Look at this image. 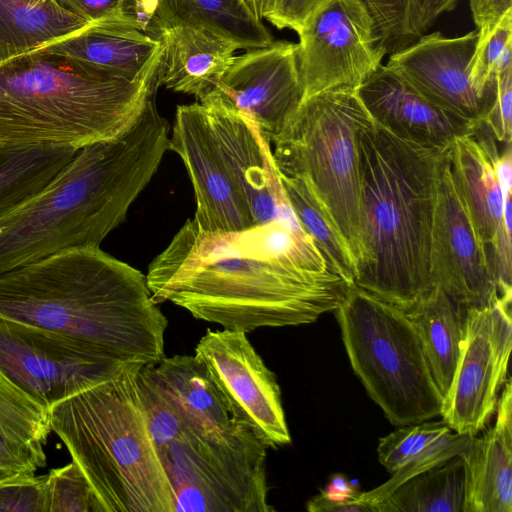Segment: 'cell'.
I'll return each instance as SVG.
<instances>
[{"mask_svg": "<svg viewBox=\"0 0 512 512\" xmlns=\"http://www.w3.org/2000/svg\"><path fill=\"white\" fill-rule=\"evenodd\" d=\"M145 276L156 304L244 333L315 322L351 286L294 212L240 231H205L187 219Z\"/></svg>", "mask_w": 512, "mask_h": 512, "instance_id": "6da1fadb", "label": "cell"}, {"mask_svg": "<svg viewBox=\"0 0 512 512\" xmlns=\"http://www.w3.org/2000/svg\"><path fill=\"white\" fill-rule=\"evenodd\" d=\"M169 131L153 96L125 133L79 149L44 188L0 217V274L100 246L157 172Z\"/></svg>", "mask_w": 512, "mask_h": 512, "instance_id": "7a4b0ae2", "label": "cell"}, {"mask_svg": "<svg viewBox=\"0 0 512 512\" xmlns=\"http://www.w3.org/2000/svg\"><path fill=\"white\" fill-rule=\"evenodd\" d=\"M0 317L66 333L126 361L157 364L165 357L168 322L146 276L100 246L0 274Z\"/></svg>", "mask_w": 512, "mask_h": 512, "instance_id": "3957f363", "label": "cell"}, {"mask_svg": "<svg viewBox=\"0 0 512 512\" xmlns=\"http://www.w3.org/2000/svg\"><path fill=\"white\" fill-rule=\"evenodd\" d=\"M360 256L354 284L409 312L435 286L431 242L450 147L395 136L373 121L358 137Z\"/></svg>", "mask_w": 512, "mask_h": 512, "instance_id": "277c9868", "label": "cell"}, {"mask_svg": "<svg viewBox=\"0 0 512 512\" xmlns=\"http://www.w3.org/2000/svg\"><path fill=\"white\" fill-rule=\"evenodd\" d=\"M158 67L129 81L41 51L6 60L0 63V139L81 149L119 137L155 96Z\"/></svg>", "mask_w": 512, "mask_h": 512, "instance_id": "5b68a950", "label": "cell"}, {"mask_svg": "<svg viewBox=\"0 0 512 512\" xmlns=\"http://www.w3.org/2000/svg\"><path fill=\"white\" fill-rule=\"evenodd\" d=\"M142 364L50 406L51 431L84 473L98 512H174L138 392Z\"/></svg>", "mask_w": 512, "mask_h": 512, "instance_id": "8992f818", "label": "cell"}, {"mask_svg": "<svg viewBox=\"0 0 512 512\" xmlns=\"http://www.w3.org/2000/svg\"><path fill=\"white\" fill-rule=\"evenodd\" d=\"M333 312L353 371L391 424L441 415L443 396L405 311L352 284Z\"/></svg>", "mask_w": 512, "mask_h": 512, "instance_id": "52a82bcc", "label": "cell"}, {"mask_svg": "<svg viewBox=\"0 0 512 512\" xmlns=\"http://www.w3.org/2000/svg\"><path fill=\"white\" fill-rule=\"evenodd\" d=\"M371 121L356 90H328L303 99L271 142L278 171L305 181L348 242L357 263L361 193L358 137Z\"/></svg>", "mask_w": 512, "mask_h": 512, "instance_id": "ba28073f", "label": "cell"}, {"mask_svg": "<svg viewBox=\"0 0 512 512\" xmlns=\"http://www.w3.org/2000/svg\"><path fill=\"white\" fill-rule=\"evenodd\" d=\"M267 447L242 424L183 431L159 458L172 488L174 512H270Z\"/></svg>", "mask_w": 512, "mask_h": 512, "instance_id": "9c48e42d", "label": "cell"}, {"mask_svg": "<svg viewBox=\"0 0 512 512\" xmlns=\"http://www.w3.org/2000/svg\"><path fill=\"white\" fill-rule=\"evenodd\" d=\"M133 362L66 333L0 317V370L49 406Z\"/></svg>", "mask_w": 512, "mask_h": 512, "instance_id": "30bf717a", "label": "cell"}, {"mask_svg": "<svg viewBox=\"0 0 512 512\" xmlns=\"http://www.w3.org/2000/svg\"><path fill=\"white\" fill-rule=\"evenodd\" d=\"M298 35L303 99L328 90H357L387 55L364 0H324Z\"/></svg>", "mask_w": 512, "mask_h": 512, "instance_id": "8fae6325", "label": "cell"}, {"mask_svg": "<svg viewBox=\"0 0 512 512\" xmlns=\"http://www.w3.org/2000/svg\"><path fill=\"white\" fill-rule=\"evenodd\" d=\"M511 300L499 296L487 306L467 308L458 363L440 415L454 432L476 436L496 412L512 347Z\"/></svg>", "mask_w": 512, "mask_h": 512, "instance_id": "7c38bea8", "label": "cell"}, {"mask_svg": "<svg viewBox=\"0 0 512 512\" xmlns=\"http://www.w3.org/2000/svg\"><path fill=\"white\" fill-rule=\"evenodd\" d=\"M195 357L207 369L236 423L249 428L267 448L291 443L276 376L246 333L207 330L195 347Z\"/></svg>", "mask_w": 512, "mask_h": 512, "instance_id": "4fadbf2b", "label": "cell"}, {"mask_svg": "<svg viewBox=\"0 0 512 512\" xmlns=\"http://www.w3.org/2000/svg\"><path fill=\"white\" fill-rule=\"evenodd\" d=\"M169 150L190 177L196 200L192 220L200 229L240 231L255 225L201 103L177 107Z\"/></svg>", "mask_w": 512, "mask_h": 512, "instance_id": "5bb4252c", "label": "cell"}, {"mask_svg": "<svg viewBox=\"0 0 512 512\" xmlns=\"http://www.w3.org/2000/svg\"><path fill=\"white\" fill-rule=\"evenodd\" d=\"M430 260L434 285L466 308L500 296L491 256L455 189L449 160L437 195Z\"/></svg>", "mask_w": 512, "mask_h": 512, "instance_id": "9a60e30c", "label": "cell"}, {"mask_svg": "<svg viewBox=\"0 0 512 512\" xmlns=\"http://www.w3.org/2000/svg\"><path fill=\"white\" fill-rule=\"evenodd\" d=\"M213 92L254 120L271 143L304 98L298 44L273 41L234 56Z\"/></svg>", "mask_w": 512, "mask_h": 512, "instance_id": "2e32d148", "label": "cell"}, {"mask_svg": "<svg viewBox=\"0 0 512 512\" xmlns=\"http://www.w3.org/2000/svg\"><path fill=\"white\" fill-rule=\"evenodd\" d=\"M208 115L231 173L255 225L292 214L268 137L254 120L212 92L198 101Z\"/></svg>", "mask_w": 512, "mask_h": 512, "instance_id": "e0dca14e", "label": "cell"}, {"mask_svg": "<svg viewBox=\"0 0 512 512\" xmlns=\"http://www.w3.org/2000/svg\"><path fill=\"white\" fill-rule=\"evenodd\" d=\"M477 30L458 37L435 31L420 35L404 49L389 54L386 67L433 104L481 125L486 98L469 80V63Z\"/></svg>", "mask_w": 512, "mask_h": 512, "instance_id": "ac0fdd59", "label": "cell"}, {"mask_svg": "<svg viewBox=\"0 0 512 512\" xmlns=\"http://www.w3.org/2000/svg\"><path fill=\"white\" fill-rule=\"evenodd\" d=\"M356 92L372 121L404 140L448 148L476 129L471 121L427 100L383 64Z\"/></svg>", "mask_w": 512, "mask_h": 512, "instance_id": "d6986e66", "label": "cell"}, {"mask_svg": "<svg viewBox=\"0 0 512 512\" xmlns=\"http://www.w3.org/2000/svg\"><path fill=\"white\" fill-rule=\"evenodd\" d=\"M498 398L496 421L460 454L466 471L464 512H512V382Z\"/></svg>", "mask_w": 512, "mask_h": 512, "instance_id": "ffe728a7", "label": "cell"}, {"mask_svg": "<svg viewBox=\"0 0 512 512\" xmlns=\"http://www.w3.org/2000/svg\"><path fill=\"white\" fill-rule=\"evenodd\" d=\"M495 138L484 126L457 137L449 152V169L455 189L467 208L475 229L493 247L503 228V197L495 168L499 155Z\"/></svg>", "mask_w": 512, "mask_h": 512, "instance_id": "44dd1931", "label": "cell"}, {"mask_svg": "<svg viewBox=\"0 0 512 512\" xmlns=\"http://www.w3.org/2000/svg\"><path fill=\"white\" fill-rule=\"evenodd\" d=\"M156 31L161 43L158 85L198 101L215 91L238 46L202 27L177 25Z\"/></svg>", "mask_w": 512, "mask_h": 512, "instance_id": "7402d4cb", "label": "cell"}, {"mask_svg": "<svg viewBox=\"0 0 512 512\" xmlns=\"http://www.w3.org/2000/svg\"><path fill=\"white\" fill-rule=\"evenodd\" d=\"M33 51L65 56L136 81L155 70L161 43L126 21H101Z\"/></svg>", "mask_w": 512, "mask_h": 512, "instance_id": "603a6c76", "label": "cell"}, {"mask_svg": "<svg viewBox=\"0 0 512 512\" xmlns=\"http://www.w3.org/2000/svg\"><path fill=\"white\" fill-rule=\"evenodd\" d=\"M51 432L50 406L0 370V482L44 467Z\"/></svg>", "mask_w": 512, "mask_h": 512, "instance_id": "cb8c5ba5", "label": "cell"}, {"mask_svg": "<svg viewBox=\"0 0 512 512\" xmlns=\"http://www.w3.org/2000/svg\"><path fill=\"white\" fill-rule=\"evenodd\" d=\"M153 372L179 414L184 431L210 432L236 424L218 387L195 356L164 357L153 365Z\"/></svg>", "mask_w": 512, "mask_h": 512, "instance_id": "d4e9b609", "label": "cell"}, {"mask_svg": "<svg viewBox=\"0 0 512 512\" xmlns=\"http://www.w3.org/2000/svg\"><path fill=\"white\" fill-rule=\"evenodd\" d=\"M466 313L465 306L437 285L407 312L418 331L432 377L443 398L458 363Z\"/></svg>", "mask_w": 512, "mask_h": 512, "instance_id": "484cf974", "label": "cell"}, {"mask_svg": "<svg viewBox=\"0 0 512 512\" xmlns=\"http://www.w3.org/2000/svg\"><path fill=\"white\" fill-rule=\"evenodd\" d=\"M90 24L56 0H0V63L68 37Z\"/></svg>", "mask_w": 512, "mask_h": 512, "instance_id": "4316f807", "label": "cell"}, {"mask_svg": "<svg viewBox=\"0 0 512 512\" xmlns=\"http://www.w3.org/2000/svg\"><path fill=\"white\" fill-rule=\"evenodd\" d=\"M152 23L156 30L177 25L202 27L238 48H262L273 42L244 0H160Z\"/></svg>", "mask_w": 512, "mask_h": 512, "instance_id": "83f0119b", "label": "cell"}, {"mask_svg": "<svg viewBox=\"0 0 512 512\" xmlns=\"http://www.w3.org/2000/svg\"><path fill=\"white\" fill-rule=\"evenodd\" d=\"M78 151L0 139V217L44 188Z\"/></svg>", "mask_w": 512, "mask_h": 512, "instance_id": "f1b7e54d", "label": "cell"}, {"mask_svg": "<svg viewBox=\"0 0 512 512\" xmlns=\"http://www.w3.org/2000/svg\"><path fill=\"white\" fill-rule=\"evenodd\" d=\"M466 471L455 456L398 486L376 512H464Z\"/></svg>", "mask_w": 512, "mask_h": 512, "instance_id": "f546056e", "label": "cell"}, {"mask_svg": "<svg viewBox=\"0 0 512 512\" xmlns=\"http://www.w3.org/2000/svg\"><path fill=\"white\" fill-rule=\"evenodd\" d=\"M279 177L296 217L312 237L330 268L347 284H354L357 275L356 259L323 205L302 179L280 172Z\"/></svg>", "mask_w": 512, "mask_h": 512, "instance_id": "4dcf8cb0", "label": "cell"}, {"mask_svg": "<svg viewBox=\"0 0 512 512\" xmlns=\"http://www.w3.org/2000/svg\"><path fill=\"white\" fill-rule=\"evenodd\" d=\"M512 66V9L490 29L477 31L469 63V80L479 96L486 93L502 70Z\"/></svg>", "mask_w": 512, "mask_h": 512, "instance_id": "1f68e13d", "label": "cell"}, {"mask_svg": "<svg viewBox=\"0 0 512 512\" xmlns=\"http://www.w3.org/2000/svg\"><path fill=\"white\" fill-rule=\"evenodd\" d=\"M472 437L469 434L448 431L407 461L392 474L388 481L370 491L361 492L358 498L371 505L374 512H376L375 506L386 499L405 481L455 456H459L469 445Z\"/></svg>", "mask_w": 512, "mask_h": 512, "instance_id": "d6a6232c", "label": "cell"}, {"mask_svg": "<svg viewBox=\"0 0 512 512\" xmlns=\"http://www.w3.org/2000/svg\"><path fill=\"white\" fill-rule=\"evenodd\" d=\"M451 429L443 422H420L401 426L379 439L378 460L393 474L407 461Z\"/></svg>", "mask_w": 512, "mask_h": 512, "instance_id": "836d02e7", "label": "cell"}, {"mask_svg": "<svg viewBox=\"0 0 512 512\" xmlns=\"http://www.w3.org/2000/svg\"><path fill=\"white\" fill-rule=\"evenodd\" d=\"M46 475V512H98L89 482L74 461Z\"/></svg>", "mask_w": 512, "mask_h": 512, "instance_id": "e575fe53", "label": "cell"}, {"mask_svg": "<svg viewBox=\"0 0 512 512\" xmlns=\"http://www.w3.org/2000/svg\"><path fill=\"white\" fill-rule=\"evenodd\" d=\"M387 54L406 48L417 40L411 17V0H364Z\"/></svg>", "mask_w": 512, "mask_h": 512, "instance_id": "d590c367", "label": "cell"}, {"mask_svg": "<svg viewBox=\"0 0 512 512\" xmlns=\"http://www.w3.org/2000/svg\"><path fill=\"white\" fill-rule=\"evenodd\" d=\"M512 66L502 70L496 76L486 93V102L481 118L495 140L502 144L512 139Z\"/></svg>", "mask_w": 512, "mask_h": 512, "instance_id": "8d00e7d4", "label": "cell"}, {"mask_svg": "<svg viewBox=\"0 0 512 512\" xmlns=\"http://www.w3.org/2000/svg\"><path fill=\"white\" fill-rule=\"evenodd\" d=\"M46 479L28 475L0 482V512H46Z\"/></svg>", "mask_w": 512, "mask_h": 512, "instance_id": "74e56055", "label": "cell"}, {"mask_svg": "<svg viewBox=\"0 0 512 512\" xmlns=\"http://www.w3.org/2000/svg\"><path fill=\"white\" fill-rule=\"evenodd\" d=\"M56 1L66 10L90 23L101 21H126L138 26L134 12V0Z\"/></svg>", "mask_w": 512, "mask_h": 512, "instance_id": "f35d334b", "label": "cell"}, {"mask_svg": "<svg viewBox=\"0 0 512 512\" xmlns=\"http://www.w3.org/2000/svg\"><path fill=\"white\" fill-rule=\"evenodd\" d=\"M324 0H266L262 19L278 29L288 28L297 34Z\"/></svg>", "mask_w": 512, "mask_h": 512, "instance_id": "ab89813d", "label": "cell"}, {"mask_svg": "<svg viewBox=\"0 0 512 512\" xmlns=\"http://www.w3.org/2000/svg\"><path fill=\"white\" fill-rule=\"evenodd\" d=\"M458 0H411V17L417 37L427 32L440 15L452 11Z\"/></svg>", "mask_w": 512, "mask_h": 512, "instance_id": "60d3db41", "label": "cell"}, {"mask_svg": "<svg viewBox=\"0 0 512 512\" xmlns=\"http://www.w3.org/2000/svg\"><path fill=\"white\" fill-rule=\"evenodd\" d=\"M477 31L492 28L502 16L512 9V0H468Z\"/></svg>", "mask_w": 512, "mask_h": 512, "instance_id": "b9f144b4", "label": "cell"}, {"mask_svg": "<svg viewBox=\"0 0 512 512\" xmlns=\"http://www.w3.org/2000/svg\"><path fill=\"white\" fill-rule=\"evenodd\" d=\"M325 499L332 502H345L357 499L361 494L358 486L345 475L333 474L325 487L319 493Z\"/></svg>", "mask_w": 512, "mask_h": 512, "instance_id": "7bdbcfd3", "label": "cell"}, {"mask_svg": "<svg viewBox=\"0 0 512 512\" xmlns=\"http://www.w3.org/2000/svg\"><path fill=\"white\" fill-rule=\"evenodd\" d=\"M306 508L310 512H374L371 505L359 498L345 502H332L320 494L311 498L307 502Z\"/></svg>", "mask_w": 512, "mask_h": 512, "instance_id": "ee69618b", "label": "cell"}, {"mask_svg": "<svg viewBox=\"0 0 512 512\" xmlns=\"http://www.w3.org/2000/svg\"><path fill=\"white\" fill-rule=\"evenodd\" d=\"M160 0H134V12L138 26L147 31L152 24Z\"/></svg>", "mask_w": 512, "mask_h": 512, "instance_id": "f6af8a7d", "label": "cell"}, {"mask_svg": "<svg viewBox=\"0 0 512 512\" xmlns=\"http://www.w3.org/2000/svg\"><path fill=\"white\" fill-rule=\"evenodd\" d=\"M244 2L256 18L263 20L262 13L266 0H244Z\"/></svg>", "mask_w": 512, "mask_h": 512, "instance_id": "bcb514c9", "label": "cell"}]
</instances>
